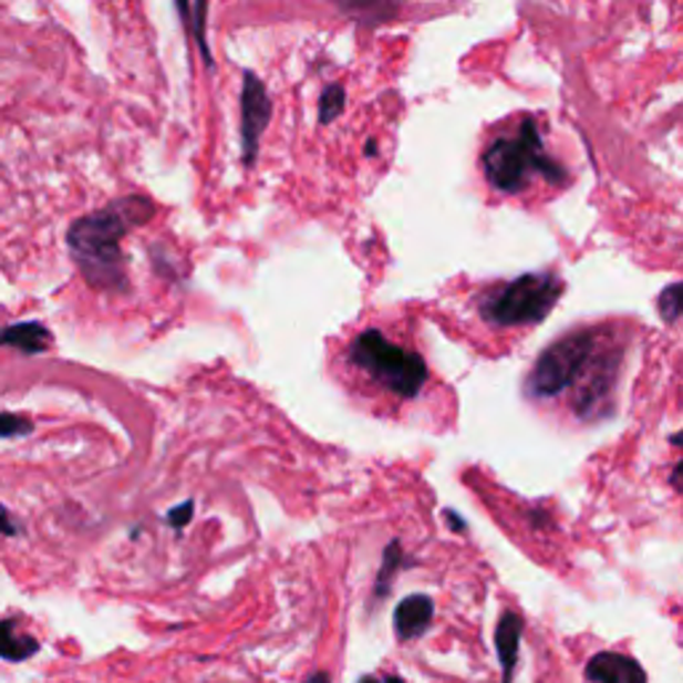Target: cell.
<instances>
[{"instance_id": "obj_1", "label": "cell", "mask_w": 683, "mask_h": 683, "mask_svg": "<svg viewBox=\"0 0 683 683\" xmlns=\"http://www.w3.org/2000/svg\"><path fill=\"white\" fill-rule=\"evenodd\" d=\"M149 217H153L149 200L121 198L70 225V253L89 286L102 291L126 289V257L121 244L132 227L147 223Z\"/></svg>"}, {"instance_id": "obj_2", "label": "cell", "mask_w": 683, "mask_h": 683, "mask_svg": "<svg viewBox=\"0 0 683 683\" xmlns=\"http://www.w3.org/2000/svg\"><path fill=\"white\" fill-rule=\"evenodd\" d=\"M484 172L494 190L520 193L531 174H542L552 185H563L566 172L561 164L548 158L535 121H524L516 134L499 136L484 153Z\"/></svg>"}, {"instance_id": "obj_3", "label": "cell", "mask_w": 683, "mask_h": 683, "mask_svg": "<svg viewBox=\"0 0 683 683\" xmlns=\"http://www.w3.org/2000/svg\"><path fill=\"white\" fill-rule=\"evenodd\" d=\"M350 363L374 385L399 399H414L427 382V366L414 350L390 342L380 329H366L350 344Z\"/></svg>"}, {"instance_id": "obj_4", "label": "cell", "mask_w": 683, "mask_h": 683, "mask_svg": "<svg viewBox=\"0 0 683 683\" xmlns=\"http://www.w3.org/2000/svg\"><path fill=\"white\" fill-rule=\"evenodd\" d=\"M563 294L561 278L552 272H526L480 299V315L491 327H531L545 321Z\"/></svg>"}, {"instance_id": "obj_5", "label": "cell", "mask_w": 683, "mask_h": 683, "mask_svg": "<svg viewBox=\"0 0 683 683\" xmlns=\"http://www.w3.org/2000/svg\"><path fill=\"white\" fill-rule=\"evenodd\" d=\"M596 353L593 331H575L563 340L552 342L542 355L537 358L531 369L526 390L535 399H556L563 390H569L580 380L584 369L590 366V358Z\"/></svg>"}, {"instance_id": "obj_6", "label": "cell", "mask_w": 683, "mask_h": 683, "mask_svg": "<svg viewBox=\"0 0 683 683\" xmlns=\"http://www.w3.org/2000/svg\"><path fill=\"white\" fill-rule=\"evenodd\" d=\"M272 104L262 81L253 73L244 75V91H240V145H244V161L251 166L257 161L259 139L268 128Z\"/></svg>"}, {"instance_id": "obj_7", "label": "cell", "mask_w": 683, "mask_h": 683, "mask_svg": "<svg viewBox=\"0 0 683 683\" xmlns=\"http://www.w3.org/2000/svg\"><path fill=\"white\" fill-rule=\"evenodd\" d=\"M584 679L590 683H649L646 670L635 656L624 652H598L584 665Z\"/></svg>"}, {"instance_id": "obj_8", "label": "cell", "mask_w": 683, "mask_h": 683, "mask_svg": "<svg viewBox=\"0 0 683 683\" xmlns=\"http://www.w3.org/2000/svg\"><path fill=\"white\" fill-rule=\"evenodd\" d=\"M435 617V603L431 596L414 593L395 607L393 611V628L401 641H416L431 630Z\"/></svg>"}, {"instance_id": "obj_9", "label": "cell", "mask_w": 683, "mask_h": 683, "mask_svg": "<svg viewBox=\"0 0 683 683\" xmlns=\"http://www.w3.org/2000/svg\"><path fill=\"white\" fill-rule=\"evenodd\" d=\"M520 639H524V617H520L518 611L507 609L505 614L499 617L497 630H494V649H497L499 668H503V681L499 683H513V679H516Z\"/></svg>"}, {"instance_id": "obj_10", "label": "cell", "mask_w": 683, "mask_h": 683, "mask_svg": "<svg viewBox=\"0 0 683 683\" xmlns=\"http://www.w3.org/2000/svg\"><path fill=\"white\" fill-rule=\"evenodd\" d=\"M588 376V382L580 387V395H577V412L582 416H596L598 406L609 399L611 385L617 380V355L601 358V363H593V369H584L582 372Z\"/></svg>"}, {"instance_id": "obj_11", "label": "cell", "mask_w": 683, "mask_h": 683, "mask_svg": "<svg viewBox=\"0 0 683 683\" xmlns=\"http://www.w3.org/2000/svg\"><path fill=\"white\" fill-rule=\"evenodd\" d=\"M0 348H14L24 355L45 353L51 348V331L41 321H22L0 331Z\"/></svg>"}, {"instance_id": "obj_12", "label": "cell", "mask_w": 683, "mask_h": 683, "mask_svg": "<svg viewBox=\"0 0 683 683\" xmlns=\"http://www.w3.org/2000/svg\"><path fill=\"white\" fill-rule=\"evenodd\" d=\"M38 652H41V641L22 633L17 620H11V617L0 620V660L24 662Z\"/></svg>"}, {"instance_id": "obj_13", "label": "cell", "mask_w": 683, "mask_h": 683, "mask_svg": "<svg viewBox=\"0 0 683 683\" xmlns=\"http://www.w3.org/2000/svg\"><path fill=\"white\" fill-rule=\"evenodd\" d=\"M403 563V552H401V545L399 542H390L387 550H385V558H382V569L380 575H376V582H374V598L380 601V598H385L390 593V584H393V577L395 571L401 569Z\"/></svg>"}, {"instance_id": "obj_14", "label": "cell", "mask_w": 683, "mask_h": 683, "mask_svg": "<svg viewBox=\"0 0 683 683\" xmlns=\"http://www.w3.org/2000/svg\"><path fill=\"white\" fill-rule=\"evenodd\" d=\"M344 100H348V96H344V89L340 86V83H331V86L323 89L321 100H318V107H321L318 110V121H321L323 126H329L331 121L340 118Z\"/></svg>"}, {"instance_id": "obj_15", "label": "cell", "mask_w": 683, "mask_h": 683, "mask_svg": "<svg viewBox=\"0 0 683 683\" xmlns=\"http://www.w3.org/2000/svg\"><path fill=\"white\" fill-rule=\"evenodd\" d=\"M32 422L24 420L22 414L0 412V438H28L32 435Z\"/></svg>"}, {"instance_id": "obj_16", "label": "cell", "mask_w": 683, "mask_h": 683, "mask_svg": "<svg viewBox=\"0 0 683 683\" xmlns=\"http://www.w3.org/2000/svg\"><path fill=\"white\" fill-rule=\"evenodd\" d=\"M660 315L662 321L673 327L681 315V283H670L660 294Z\"/></svg>"}, {"instance_id": "obj_17", "label": "cell", "mask_w": 683, "mask_h": 683, "mask_svg": "<svg viewBox=\"0 0 683 683\" xmlns=\"http://www.w3.org/2000/svg\"><path fill=\"white\" fill-rule=\"evenodd\" d=\"M190 11L195 14V22H187V24H190V28H195V35H198V45H200V54H204L206 64H208V68H211L214 60H211V54H208V45H206V38H204V14H206V6L200 3V6H195V9H190Z\"/></svg>"}, {"instance_id": "obj_18", "label": "cell", "mask_w": 683, "mask_h": 683, "mask_svg": "<svg viewBox=\"0 0 683 683\" xmlns=\"http://www.w3.org/2000/svg\"><path fill=\"white\" fill-rule=\"evenodd\" d=\"M193 507H195L193 499H190V503L174 507V510L166 516V520L174 526V529H185V526L190 524V518H193Z\"/></svg>"}, {"instance_id": "obj_19", "label": "cell", "mask_w": 683, "mask_h": 683, "mask_svg": "<svg viewBox=\"0 0 683 683\" xmlns=\"http://www.w3.org/2000/svg\"><path fill=\"white\" fill-rule=\"evenodd\" d=\"M19 524L14 520V516H11L9 510H6L3 505H0V535L3 537H19Z\"/></svg>"}, {"instance_id": "obj_20", "label": "cell", "mask_w": 683, "mask_h": 683, "mask_svg": "<svg viewBox=\"0 0 683 683\" xmlns=\"http://www.w3.org/2000/svg\"><path fill=\"white\" fill-rule=\"evenodd\" d=\"M358 683H406L401 679V675L385 673V675H363V679H358Z\"/></svg>"}, {"instance_id": "obj_21", "label": "cell", "mask_w": 683, "mask_h": 683, "mask_svg": "<svg viewBox=\"0 0 683 683\" xmlns=\"http://www.w3.org/2000/svg\"><path fill=\"white\" fill-rule=\"evenodd\" d=\"M302 683H331V675L327 673V670H315V673L308 675Z\"/></svg>"}, {"instance_id": "obj_22", "label": "cell", "mask_w": 683, "mask_h": 683, "mask_svg": "<svg viewBox=\"0 0 683 683\" xmlns=\"http://www.w3.org/2000/svg\"><path fill=\"white\" fill-rule=\"evenodd\" d=\"M446 520L452 524L454 531H465V520H462L454 510H446Z\"/></svg>"}, {"instance_id": "obj_23", "label": "cell", "mask_w": 683, "mask_h": 683, "mask_svg": "<svg viewBox=\"0 0 683 683\" xmlns=\"http://www.w3.org/2000/svg\"><path fill=\"white\" fill-rule=\"evenodd\" d=\"M366 155H376V142L374 139L366 145Z\"/></svg>"}]
</instances>
